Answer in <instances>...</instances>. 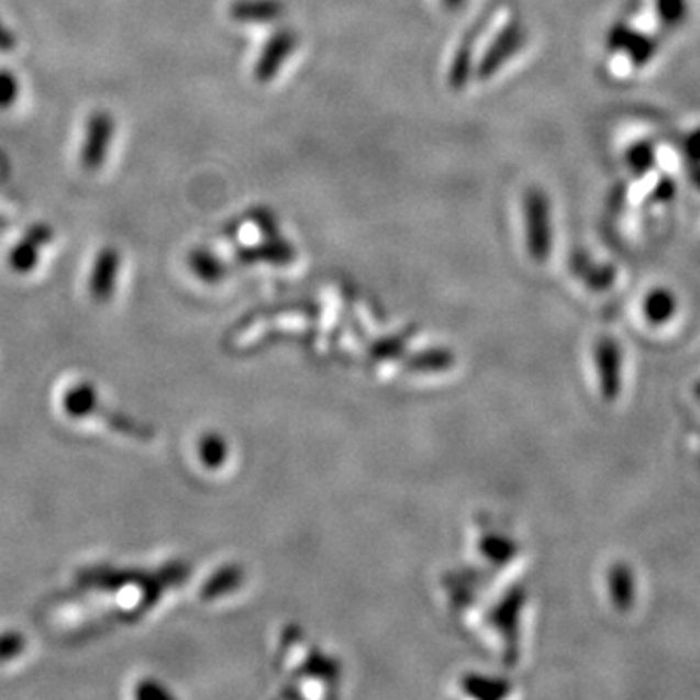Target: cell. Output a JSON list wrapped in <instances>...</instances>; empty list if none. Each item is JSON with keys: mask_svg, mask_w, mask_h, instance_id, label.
Instances as JSON below:
<instances>
[{"mask_svg": "<svg viewBox=\"0 0 700 700\" xmlns=\"http://www.w3.org/2000/svg\"><path fill=\"white\" fill-rule=\"evenodd\" d=\"M523 216L527 229V242L532 254L541 259L551 249V207L547 195L540 189H530L523 197Z\"/></svg>", "mask_w": 700, "mask_h": 700, "instance_id": "cell-1", "label": "cell"}, {"mask_svg": "<svg viewBox=\"0 0 700 700\" xmlns=\"http://www.w3.org/2000/svg\"><path fill=\"white\" fill-rule=\"evenodd\" d=\"M115 135V119L108 111H93L86 123L85 146H82V168L96 171L103 166Z\"/></svg>", "mask_w": 700, "mask_h": 700, "instance_id": "cell-2", "label": "cell"}, {"mask_svg": "<svg viewBox=\"0 0 700 700\" xmlns=\"http://www.w3.org/2000/svg\"><path fill=\"white\" fill-rule=\"evenodd\" d=\"M153 573L136 570V568H115V566H88L77 573V584L92 590L118 591L125 586L136 584L144 588L153 580Z\"/></svg>", "mask_w": 700, "mask_h": 700, "instance_id": "cell-3", "label": "cell"}, {"mask_svg": "<svg viewBox=\"0 0 700 700\" xmlns=\"http://www.w3.org/2000/svg\"><path fill=\"white\" fill-rule=\"evenodd\" d=\"M53 229L49 224L37 222L34 226L26 230L24 237L18 242L9 254L10 269L18 275H26L30 270L35 269L37 259H40V249L43 245L52 244Z\"/></svg>", "mask_w": 700, "mask_h": 700, "instance_id": "cell-4", "label": "cell"}, {"mask_svg": "<svg viewBox=\"0 0 700 700\" xmlns=\"http://www.w3.org/2000/svg\"><path fill=\"white\" fill-rule=\"evenodd\" d=\"M119 265L121 255L118 247H103L93 262L92 275H90V296L98 304L110 302L118 285Z\"/></svg>", "mask_w": 700, "mask_h": 700, "instance_id": "cell-5", "label": "cell"}, {"mask_svg": "<svg viewBox=\"0 0 700 700\" xmlns=\"http://www.w3.org/2000/svg\"><path fill=\"white\" fill-rule=\"evenodd\" d=\"M296 45H298V35L292 30H282L279 34L273 35L269 43L265 45L257 68H255L257 80L270 82L279 73V68L285 65V60L292 55Z\"/></svg>", "mask_w": 700, "mask_h": 700, "instance_id": "cell-6", "label": "cell"}, {"mask_svg": "<svg viewBox=\"0 0 700 700\" xmlns=\"http://www.w3.org/2000/svg\"><path fill=\"white\" fill-rule=\"evenodd\" d=\"M523 42L522 27L518 24H510V26L498 35L497 42L492 43L490 52L487 53V57L481 63V77L489 78L497 73L498 68L504 65V60L508 57H512L520 45Z\"/></svg>", "mask_w": 700, "mask_h": 700, "instance_id": "cell-7", "label": "cell"}, {"mask_svg": "<svg viewBox=\"0 0 700 700\" xmlns=\"http://www.w3.org/2000/svg\"><path fill=\"white\" fill-rule=\"evenodd\" d=\"M285 4L280 0H236L230 7V16L237 22H254L267 24L282 16Z\"/></svg>", "mask_w": 700, "mask_h": 700, "instance_id": "cell-8", "label": "cell"}, {"mask_svg": "<svg viewBox=\"0 0 700 700\" xmlns=\"http://www.w3.org/2000/svg\"><path fill=\"white\" fill-rule=\"evenodd\" d=\"M100 405V399L96 393L92 384H78L65 396V411L73 419H86L96 411V407Z\"/></svg>", "mask_w": 700, "mask_h": 700, "instance_id": "cell-9", "label": "cell"}, {"mask_svg": "<svg viewBox=\"0 0 700 700\" xmlns=\"http://www.w3.org/2000/svg\"><path fill=\"white\" fill-rule=\"evenodd\" d=\"M93 414H102L105 422L110 424L113 431L121 432V434H127L133 438L148 440L153 436V431L148 426H144L141 422H136L135 419H131L127 414L115 413V411H105L100 409V405L96 407Z\"/></svg>", "mask_w": 700, "mask_h": 700, "instance_id": "cell-10", "label": "cell"}, {"mask_svg": "<svg viewBox=\"0 0 700 700\" xmlns=\"http://www.w3.org/2000/svg\"><path fill=\"white\" fill-rule=\"evenodd\" d=\"M189 263H191V269L201 279L209 280V282H214L222 275L220 262H216V257L204 249H195L193 254L189 255Z\"/></svg>", "mask_w": 700, "mask_h": 700, "instance_id": "cell-11", "label": "cell"}, {"mask_svg": "<svg viewBox=\"0 0 700 700\" xmlns=\"http://www.w3.org/2000/svg\"><path fill=\"white\" fill-rule=\"evenodd\" d=\"M18 93H20L18 78L7 68H0V110H10L18 102Z\"/></svg>", "mask_w": 700, "mask_h": 700, "instance_id": "cell-12", "label": "cell"}, {"mask_svg": "<svg viewBox=\"0 0 700 700\" xmlns=\"http://www.w3.org/2000/svg\"><path fill=\"white\" fill-rule=\"evenodd\" d=\"M26 648V638L24 634L10 633L0 634V662H9V659L16 658Z\"/></svg>", "mask_w": 700, "mask_h": 700, "instance_id": "cell-13", "label": "cell"}, {"mask_svg": "<svg viewBox=\"0 0 700 700\" xmlns=\"http://www.w3.org/2000/svg\"><path fill=\"white\" fill-rule=\"evenodd\" d=\"M658 9L659 14H662L659 18L669 26L681 24L687 16V2L685 0H659Z\"/></svg>", "mask_w": 700, "mask_h": 700, "instance_id": "cell-14", "label": "cell"}, {"mask_svg": "<svg viewBox=\"0 0 700 700\" xmlns=\"http://www.w3.org/2000/svg\"><path fill=\"white\" fill-rule=\"evenodd\" d=\"M646 310H648L649 318H654V320H664L667 318L671 310H674V298L671 295H667V292H654V295H649L648 305H646Z\"/></svg>", "mask_w": 700, "mask_h": 700, "instance_id": "cell-15", "label": "cell"}, {"mask_svg": "<svg viewBox=\"0 0 700 700\" xmlns=\"http://www.w3.org/2000/svg\"><path fill=\"white\" fill-rule=\"evenodd\" d=\"M136 699L153 700V699H169L171 695L164 689V685L158 681H143L138 684L135 691Z\"/></svg>", "mask_w": 700, "mask_h": 700, "instance_id": "cell-16", "label": "cell"}, {"mask_svg": "<svg viewBox=\"0 0 700 700\" xmlns=\"http://www.w3.org/2000/svg\"><path fill=\"white\" fill-rule=\"evenodd\" d=\"M16 35L0 22V53H10L16 49Z\"/></svg>", "mask_w": 700, "mask_h": 700, "instance_id": "cell-17", "label": "cell"}, {"mask_svg": "<svg viewBox=\"0 0 700 700\" xmlns=\"http://www.w3.org/2000/svg\"><path fill=\"white\" fill-rule=\"evenodd\" d=\"M444 2H446V7H449V9H459V7L464 4V0H444Z\"/></svg>", "mask_w": 700, "mask_h": 700, "instance_id": "cell-18", "label": "cell"}, {"mask_svg": "<svg viewBox=\"0 0 700 700\" xmlns=\"http://www.w3.org/2000/svg\"><path fill=\"white\" fill-rule=\"evenodd\" d=\"M0 224H2V220H0Z\"/></svg>", "mask_w": 700, "mask_h": 700, "instance_id": "cell-19", "label": "cell"}]
</instances>
